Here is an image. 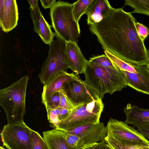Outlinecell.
<instances>
[{
    "label": "cell",
    "mask_w": 149,
    "mask_h": 149,
    "mask_svg": "<svg viewBox=\"0 0 149 149\" xmlns=\"http://www.w3.org/2000/svg\"><path fill=\"white\" fill-rule=\"evenodd\" d=\"M136 22L131 13L112 7L100 22L89 25V30L104 50L127 63L147 66L149 51L138 34Z\"/></svg>",
    "instance_id": "6da1fadb"
},
{
    "label": "cell",
    "mask_w": 149,
    "mask_h": 149,
    "mask_svg": "<svg viewBox=\"0 0 149 149\" xmlns=\"http://www.w3.org/2000/svg\"><path fill=\"white\" fill-rule=\"evenodd\" d=\"M84 74L85 79L83 82L92 89L101 100L105 93L112 95L127 86L121 70L102 67L89 60Z\"/></svg>",
    "instance_id": "7a4b0ae2"
},
{
    "label": "cell",
    "mask_w": 149,
    "mask_h": 149,
    "mask_svg": "<svg viewBox=\"0 0 149 149\" xmlns=\"http://www.w3.org/2000/svg\"><path fill=\"white\" fill-rule=\"evenodd\" d=\"M29 78V76L24 75L9 86L0 90V104L6 113L8 124L24 121Z\"/></svg>",
    "instance_id": "3957f363"
},
{
    "label": "cell",
    "mask_w": 149,
    "mask_h": 149,
    "mask_svg": "<svg viewBox=\"0 0 149 149\" xmlns=\"http://www.w3.org/2000/svg\"><path fill=\"white\" fill-rule=\"evenodd\" d=\"M73 8V3L58 1L50 9V16L55 36L65 42L77 44L80 30L74 18Z\"/></svg>",
    "instance_id": "277c9868"
},
{
    "label": "cell",
    "mask_w": 149,
    "mask_h": 149,
    "mask_svg": "<svg viewBox=\"0 0 149 149\" xmlns=\"http://www.w3.org/2000/svg\"><path fill=\"white\" fill-rule=\"evenodd\" d=\"M104 104L101 100L75 107L68 116L62 120L55 128L65 132L77 127L100 123Z\"/></svg>",
    "instance_id": "5b68a950"
},
{
    "label": "cell",
    "mask_w": 149,
    "mask_h": 149,
    "mask_svg": "<svg viewBox=\"0 0 149 149\" xmlns=\"http://www.w3.org/2000/svg\"><path fill=\"white\" fill-rule=\"evenodd\" d=\"M49 45L47 57L42 66L38 77L41 83L48 84L61 72L69 68L65 43L56 37Z\"/></svg>",
    "instance_id": "8992f818"
},
{
    "label": "cell",
    "mask_w": 149,
    "mask_h": 149,
    "mask_svg": "<svg viewBox=\"0 0 149 149\" xmlns=\"http://www.w3.org/2000/svg\"><path fill=\"white\" fill-rule=\"evenodd\" d=\"M33 130L22 122L4 126L1 133L6 149H31L30 136Z\"/></svg>",
    "instance_id": "52a82bcc"
},
{
    "label": "cell",
    "mask_w": 149,
    "mask_h": 149,
    "mask_svg": "<svg viewBox=\"0 0 149 149\" xmlns=\"http://www.w3.org/2000/svg\"><path fill=\"white\" fill-rule=\"evenodd\" d=\"M106 127L107 136L120 142L149 144V141L140 132L124 122L111 118Z\"/></svg>",
    "instance_id": "ba28073f"
},
{
    "label": "cell",
    "mask_w": 149,
    "mask_h": 149,
    "mask_svg": "<svg viewBox=\"0 0 149 149\" xmlns=\"http://www.w3.org/2000/svg\"><path fill=\"white\" fill-rule=\"evenodd\" d=\"M62 89L75 107L100 100L96 93L79 79L65 82Z\"/></svg>",
    "instance_id": "9c48e42d"
},
{
    "label": "cell",
    "mask_w": 149,
    "mask_h": 149,
    "mask_svg": "<svg viewBox=\"0 0 149 149\" xmlns=\"http://www.w3.org/2000/svg\"><path fill=\"white\" fill-rule=\"evenodd\" d=\"M107 127L103 123L100 122L96 124L78 127L66 132L78 135L84 146L98 143L104 139L107 136Z\"/></svg>",
    "instance_id": "30bf717a"
},
{
    "label": "cell",
    "mask_w": 149,
    "mask_h": 149,
    "mask_svg": "<svg viewBox=\"0 0 149 149\" xmlns=\"http://www.w3.org/2000/svg\"><path fill=\"white\" fill-rule=\"evenodd\" d=\"M19 13L15 0H0V26L7 33L14 29L17 24Z\"/></svg>",
    "instance_id": "8fae6325"
},
{
    "label": "cell",
    "mask_w": 149,
    "mask_h": 149,
    "mask_svg": "<svg viewBox=\"0 0 149 149\" xmlns=\"http://www.w3.org/2000/svg\"><path fill=\"white\" fill-rule=\"evenodd\" d=\"M137 73L121 70L126 84L136 91L149 95V72L146 66H137Z\"/></svg>",
    "instance_id": "7c38bea8"
},
{
    "label": "cell",
    "mask_w": 149,
    "mask_h": 149,
    "mask_svg": "<svg viewBox=\"0 0 149 149\" xmlns=\"http://www.w3.org/2000/svg\"><path fill=\"white\" fill-rule=\"evenodd\" d=\"M30 8L35 32L45 44L49 45L52 42L55 36L51 29V26L45 19L38 6H35Z\"/></svg>",
    "instance_id": "4fadbf2b"
},
{
    "label": "cell",
    "mask_w": 149,
    "mask_h": 149,
    "mask_svg": "<svg viewBox=\"0 0 149 149\" xmlns=\"http://www.w3.org/2000/svg\"><path fill=\"white\" fill-rule=\"evenodd\" d=\"M65 50L69 68L76 74L84 73L88 61L82 54L80 48L75 42H65Z\"/></svg>",
    "instance_id": "5bb4252c"
},
{
    "label": "cell",
    "mask_w": 149,
    "mask_h": 149,
    "mask_svg": "<svg viewBox=\"0 0 149 149\" xmlns=\"http://www.w3.org/2000/svg\"><path fill=\"white\" fill-rule=\"evenodd\" d=\"M79 79L73 72L69 73L65 71L61 72L48 84L44 85L41 96L42 103L45 105L54 94L62 88L65 82Z\"/></svg>",
    "instance_id": "9a60e30c"
},
{
    "label": "cell",
    "mask_w": 149,
    "mask_h": 149,
    "mask_svg": "<svg viewBox=\"0 0 149 149\" xmlns=\"http://www.w3.org/2000/svg\"><path fill=\"white\" fill-rule=\"evenodd\" d=\"M126 116L125 123L132 125L134 127L149 124V108L144 109L128 103L123 109Z\"/></svg>",
    "instance_id": "2e32d148"
},
{
    "label": "cell",
    "mask_w": 149,
    "mask_h": 149,
    "mask_svg": "<svg viewBox=\"0 0 149 149\" xmlns=\"http://www.w3.org/2000/svg\"><path fill=\"white\" fill-rule=\"evenodd\" d=\"M112 7L107 0H93L86 13L89 25L100 22Z\"/></svg>",
    "instance_id": "e0dca14e"
},
{
    "label": "cell",
    "mask_w": 149,
    "mask_h": 149,
    "mask_svg": "<svg viewBox=\"0 0 149 149\" xmlns=\"http://www.w3.org/2000/svg\"><path fill=\"white\" fill-rule=\"evenodd\" d=\"M65 131L55 129L43 132V138L49 149H72L65 141Z\"/></svg>",
    "instance_id": "ac0fdd59"
},
{
    "label": "cell",
    "mask_w": 149,
    "mask_h": 149,
    "mask_svg": "<svg viewBox=\"0 0 149 149\" xmlns=\"http://www.w3.org/2000/svg\"><path fill=\"white\" fill-rule=\"evenodd\" d=\"M105 139L114 149H149V144L120 142L107 136Z\"/></svg>",
    "instance_id": "d6986e66"
},
{
    "label": "cell",
    "mask_w": 149,
    "mask_h": 149,
    "mask_svg": "<svg viewBox=\"0 0 149 149\" xmlns=\"http://www.w3.org/2000/svg\"><path fill=\"white\" fill-rule=\"evenodd\" d=\"M104 52L116 69L132 73L138 72L137 65L124 61L107 50H104Z\"/></svg>",
    "instance_id": "ffe728a7"
},
{
    "label": "cell",
    "mask_w": 149,
    "mask_h": 149,
    "mask_svg": "<svg viewBox=\"0 0 149 149\" xmlns=\"http://www.w3.org/2000/svg\"><path fill=\"white\" fill-rule=\"evenodd\" d=\"M125 5L130 6L133 8L132 13L149 16V0H125Z\"/></svg>",
    "instance_id": "44dd1931"
},
{
    "label": "cell",
    "mask_w": 149,
    "mask_h": 149,
    "mask_svg": "<svg viewBox=\"0 0 149 149\" xmlns=\"http://www.w3.org/2000/svg\"><path fill=\"white\" fill-rule=\"evenodd\" d=\"M93 0H78L73 3V13L77 23L82 16L86 14L87 9Z\"/></svg>",
    "instance_id": "7402d4cb"
},
{
    "label": "cell",
    "mask_w": 149,
    "mask_h": 149,
    "mask_svg": "<svg viewBox=\"0 0 149 149\" xmlns=\"http://www.w3.org/2000/svg\"><path fill=\"white\" fill-rule=\"evenodd\" d=\"M30 140L31 149H49L43 138L37 132L32 130Z\"/></svg>",
    "instance_id": "603a6c76"
},
{
    "label": "cell",
    "mask_w": 149,
    "mask_h": 149,
    "mask_svg": "<svg viewBox=\"0 0 149 149\" xmlns=\"http://www.w3.org/2000/svg\"><path fill=\"white\" fill-rule=\"evenodd\" d=\"M64 137L67 144L72 149H80L84 146L78 135L65 132Z\"/></svg>",
    "instance_id": "cb8c5ba5"
},
{
    "label": "cell",
    "mask_w": 149,
    "mask_h": 149,
    "mask_svg": "<svg viewBox=\"0 0 149 149\" xmlns=\"http://www.w3.org/2000/svg\"><path fill=\"white\" fill-rule=\"evenodd\" d=\"M89 61L102 67L116 68L105 54L100 55L94 56L90 58Z\"/></svg>",
    "instance_id": "d4e9b609"
},
{
    "label": "cell",
    "mask_w": 149,
    "mask_h": 149,
    "mask_svg": "<svg viewBox=\"0 0 149 149\" xmlns=\"http://www.w3.org/2000/svg\"><path fill=\"white\" fill-rule=\"evenodd\" d=\"M48 120L51 125V126L55 128L60 124L61 121L58 118L60 112V107L46 111Z\"/></svg>",
    "instance_id": "484cf974"
},
{
    "label": "cell",
    "mask_w": 149,
    "mask_h": 149,
    "mask_svg": "<svg viewBox=\"0 0 149 149\" xmlns=\"http://www.w3.org/2000/svg\"><path fill=\"white\" fill-rule=\"evenodd\" d=\"M59 92L60 97L59 107L68 110H72L75 107L72 104L63 89L62 88Z\"/></svg>",
    "instance_id": "4316f807"
},
{
    "label": "cell",
    "mask_w": 149,
    "mask_h": 149,
    "mask_svg": "<svg viewBox=\"0 0 149 149\" xmlns=\"http://www.w3.org/2000/svg\"><path fill=\"white\" fill-rule=\"evenodd\" d=\"M60 100L59 91L55 93L45 105L46 111L59 107Z\"/></svg>",
    "instance_id": "83f0119b"
},
{
    "label": "cell",
    "mask_w": 149,
    "mask_h": 149,
    "mask_svg": "<svg viewBox=\"0 0 149 149\" xmlns=\"http://www.w3.org/2000/svg\"><path fill=\"white\" fill-rule=\"evenodd\" d=\"M80 149H111L104 139L103 140L95 143L86 145Z\"/></svg>",
    "instance_id": "f1b7e54d"
},
{
    "label": "cell",
    "mask_w": 149,
    "mask_h": 149,
    "mask_svg": "<svg viewBox=\"0 0 149 149\" xmlns=\"http://www.w3.org/2000/svg\"><path fill=\"white\" fill-rule=\"evenodd\" d=\"M135 25L139 35L144 41L149 34L148 28L138 22H136Z\"/></svg>",
    "instance_id": "f546056e"
},
{
    "label": "cell",
    "mask_w": 149,
    "mask_h": 149,
    "mask_svg": "<svg viewBox=\"0 0 149 149\" xmlns=\"http://www.w3.org/2000/svg\"><path fill=\"white\" fill-rule=\"evenodd\" d=\"M136 127L137 130L144 137L149 139V124L141 125Z\"/></svg>",
    "instance_id": "4dcf8cb0"
},
{
    "label": "cell",
    "mask_w": 149,
    "mask_h": 149,
    "mask_svg": "<svg viewBox=\"0 0 149 149\" xmlns=\"http://www.w3.org/2000/svg\"><path fill=\"white\" fill-rule=\"evenodd\" d=\"M41 4L45 9L50 8L53 6L56 2V0H40Z\"/></svg>",
    "instance_id": "1f68e13d"
},
{
    "label": "cell",
    "mask_w": 149,
    "mask_h": 149,
    "mask_svg": "<svg viewBox=\"0 0 149 149\" xmlns=\"http://www.w3.org/2000/svg\"><path fill=\"white\" fill-rule=\"evenodd\" d=\"M71 111L72 110L60 108V112L58 117L61 122L67 117Z\"/></svg>",
    "instance_id": "d6a6232c"
},
{
    "label": "cell",
    "mask_w": 149,
    "mask_h": 149,
    "mask_svg": "<svg viewBox=\"0 0 149 149\" xmlns=\"http://www.w3.org/2000/svg\"><path fill=\"white\" fill-rule=\"evenodd\" d=\"M146 66L149 72V64H148Z\"/></svg>",
    "instance_id": "836d02e7"
},
{
    "label": "cell",
    "mask_w": 149,
    "mask_h": 149,
    "mask_svg": "<svg viewBox=\"0 0 149 149\" xmlns=\"http://www.w3.org/2000/svg\"><path fill=\"white\" fill-rule=\"evenodd\" d=\"M107 143L108 144V146H109L110 147V148L111 149H114V148H113V147H112L111 146H110L108 143Z\"/></svg>",
    "instance_id": "e575fe53"
},
{
    "label": "cell",
    "mask_w": 149,
    "mask_h": 149,
    "mask_svg": "<svg viewBox=\"0 0 149 149\" xmlns=\"http://www.w3.org/2000/svg\"><path fill=\"white\" fill-rule=\"evenodd\" d=\"M0 149H6L4 148L2 146H1L0 147Z\"/></svg>",
    "instance_id": "d590c367"
}]
</instances>
